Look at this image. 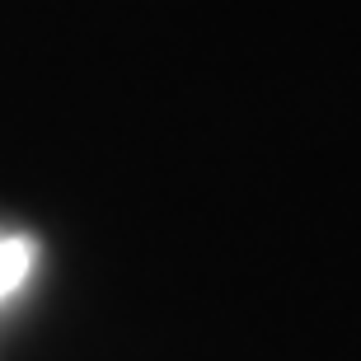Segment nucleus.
I'll return each instance as SVG.
<instances>
[{"label": "nucleus", "instance_id": "1", "mask_svg": "<svg viewBox=\"0 0 361 361\" xmlns=\"http://www.w3.org/2000/svg\"><path fill=\"white\" fill-rule=\"evenodd\" d=\"M33 272V244L24 235H5L0 230V300L14 295Z\"/></svg>", "mask_w": 361, "mask_h": 361}]
</instances>
